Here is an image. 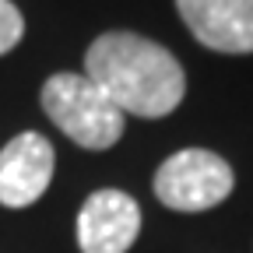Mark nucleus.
<instances>
[{
  "mask_svg": "<svg viewBox=\"0 0 253 253\" xmlns=\"http://www.w3.org/2000/svg\"><path fill=\"white\" fill-rule=\"evenodd\" d=\"M84 74L120 106V113L144 120L169 116L186 91L179 60L137 32L99 36L84 53Z\"/></svg>",
  "mask_w": 253,
  "mask_h": 253,
  "instance_id": "1",
  "label": "nucleus"
},
{
  "mask_svg": "<svg viewBox=\"0 0 253 253\" xmlns=\"http://www.w3.org/2000/svg\"><path fill=\"white\" fill-rule=\"evenodd\" d=\"M25 36V18L11 0H0V56L11 53Z\"/></svg>",
  "mask_w": 253,
  "mask_h": 253,
  "instance_id": "7",
  "label": "nucleus"
},
{
  "mask_svg": "<svg viewBox=\"0 0 253 253\" xmlns=\"http://www.w3.org/2000/svg\"><path fill=\"white\" fill-rule=\"evenodd\" d=\"M53 166H56V155L42 134L25 130L11 137L0 148V204L4 208L36 204L53 179Z\"/></svg>",
  "mask_w": 253,
  "mask_h": 253,
  "instance_id": "5",
  "label": "nucleus"
},
{
  "mask_svg": "<svg viewBox=\"0 0 253 253\" xmlns=\"http://www.w3.org/2000/svg\"><path fill=\"white\" fill-rule=\"evenodd\" d=\"M141 232V208L123 190H95L78 214L81 253H126Z\"/></svg>",
  "mask_w": 253,
  "mask_h": 253,
  "instance_id": "4",
  "label": "nucleus"
},
{
  "mask_svg": "<svg viewBox=\"0 0 253 253\" xmlns=\"http://www.w3.org/2000/svg\"><path fill=\"white\" fill-rule=\"evenodd\" d=\"M232 186H236L232 166L204 148H183L169 155L155 172V197L183 214L218 208L232 194Z\"/></svg>",
  "mask_w": 253,
  "mask_h": 253,
  "instance_id": "3",
  "label": "nucleus"
},
{
  "mask_svg": "<svg viewBox=\"0 0 253 253\" xmlns=\"http://www.w3.org/2000/svg\"><path fill=\"white\" fill-rule=\"evenodd\" d=\"M176 11L201 46L253 53V0H176Z\"/></svg>",
  "mask_w": 253,
  "mask_h": 253,
  "instance_id": "6",
  "label": "nucleus"
},
{
  "mask_svg": "<svg viewBox=\"0 0 253 253\" xmlns=\"http://www.w3.org/2000/svg\"><path fill=\"white\" fill-rule=\"evenodd\" d=\"M46 116L88 151H106L123 137V113L88 74H53L42 84Z\"/></svg>",
  "mask_w": 253,
  "mask_h": 253,
  "instance_id": "2",
  "label": "nucleus"
}]
</instances>
